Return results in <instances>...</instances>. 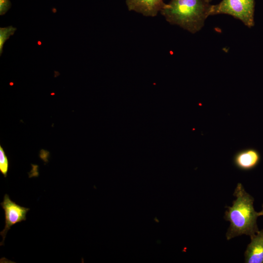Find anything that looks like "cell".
Masks as SVG:
<instances>
[{
  "instance_id": "cell-1",
  "label": "cell",
  "mask_w": 263,
  "mask_h": 263,
  "mask_svg": "<svg viewBox=\"0 0 263 263\" xmlns=\"http://www.w3.org/2000/svg\"><path fill=\"white\" fill-rule=\"evenodd\" d=\"M233 195L236 199L233 201L232 206L226 207L228 209L224 216L230 223L226 233L227 240L244 234L251 237L259 231L257 220L260 214L254 209V198L241 183L237 184Z\"/></svg>"
},
{
  "instance_id": "cell-2",
  "label": "cell",
  "mask_w": 263,
  "mask_h": 263,
  "mask_svg": "<svg viewBox=\"0 0 263 263\" xmlns=\"http://www.w3.org/2000/svg\"><path fill=\"white\" fill-rule=\"evenodd\" d=\"M211 6L207 0H170L160 13L170 24L194 34L202 28L210 16Z\"/></svg>"
},
{
  "instance_id": "cell-3",
  "label": "cell",
  "mask_w": 263,
  "mask_h": 263,
  "mask_svg": "<svg viewBox=\"0 0 263 263\" xmlns=\"http://www.w3.org/2000/svg\"><path fill=\"white\" fill-rule=\"evenodd\" d=\"M254 0H222L212 5L210 16L226 14L241 20L250 28L254 25Z\"/></svg>"
},
{
  "instance_id": "cell-4",
  "label": "cell",
  "mask_w": 263,
  "mask_h": 263,
  "mask_svg": "<svg viewBox=\"0 0 263 263\" xmlns=\"http://www.w3.org/2000/svg\"><path fill=\"white\" fill-rule=\"evenodd\" d=\"M0 205L4 211L5 219V227L0 232L3 239L0 244L2 245L4 244L8 231L12 225L26 220V215L30 208L17 204L10 199L7 194L4 195L3 200L0 203Z\"/></svg>"
},
{
  "instance_id": "cell-5",
  "label": "cell",
  "mask_w": 263,
  "mask_h": 263,
  "mask_svg": "<svg viewBox=\"0 0 263 263\" xmlns=\"http://www.w3.org/2000/svg\"><path fill=\"white\" fill-rule=\"evenodd\" d=\"M126 3L129 11L151 17L160 12L166 4L163 0H126Z\"/></svg>"
},
{
  "instance_id": "cell-6",
  "label": "cell",
  "mask_w": 263,
  "mask_h": 263,
  "mask_svg": "<svg viewBox=\"0 0 263 263\" xmlns=\"http://www.w3.org/2000/svg\"><path fill=\"white\" fill-rule=\"evenodd\" d=\"M250 237L251 242L244 252V262L263 263V229Z\"/></svg>"
},
{
  "instance_id": "cell-7",
  "label": "cell",
  "mask_w": 263,
  "mask_h": 263,
  "mask_svg": "<svg viewBox=\"0 0 263 263\" xmlns=\"http://www.w3.org/2000/svg\"><path fill=\"white\" fill-rule=\"evenodd\" d=\"M260 160V154L254 149H246L237 152L233 158L234 165L239 169L248 170L257 166Z\"/></svg>"
},
{
  "instance_id": "cell-8",
  "label": "cell",
  "mask_w": 263,
  "mask_h": 263,
  "mask_svg": "<svg viewBox=\"0 0 263 263\" xmlns=\"http://www.w3.org/2000/svg\"><path fill=\"white\" fill-rule=\"evenodd\" d=\"M17 28L12 26L0 28V55L3 52V47L5 41L14 34Z\"/></svg>"
},
{
  "instance_id": "cell-9",
  "label": "cell",
  "mask_w": 263,
  "mask_h": 263,
  "mask_svg": "<svg viewBox=\"0 0 263 263\" xmlns=\"http://www.w3.org/2000/svg\"><path fill=\"white\" fill-rule=\"evenodd\" d=\"M9 169V162L3 148L0 145V171L6 177Z\"/></svg>"
},
{
  "instance_id": "cell-10",
  "label": "cell",
  "mask_w": 263,
  "mask_h": 263,
  "mask_svg": "<svg viewBox=\"0 0 263 263\" xmlns=\"http://www.w3.org/2000/svg\"><path fill=\"white\" fill-rule=\"evenodd\" d=\"M11 6V3L9 0H0V15H4Z\"/></svg>"
},
{
  "instance_id": "cell-11",
  "label": "cell",
  "mask_w": 263,
  "mask_h": 263,
  "mask_svg": "<svg viewBox=\"0 0 263 263\" xmlns=\"http://www.w3.org/2000/svg\"><path fill=\"white\" fill-rule=\"evenodd\" d=\"M260 216L263 215V204L262 205V210L259 212Z\"/></svg>"
},
{
  "instance_id": "cell-12",
  "label": "cell",
  "mask_w": 263,
  "mask_h": 263,
  "mask_svg": "<svg viewBox=\"0 0 263 263\" xmlns=\"http://www.w3.org/2000/svg\"><path fill=\"white\" fill-rule=\"evenodd\" d=\"M207 0L209 2H210L212 0Z\"/></svg>"
}]
</instances>
